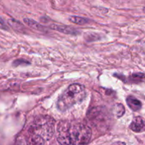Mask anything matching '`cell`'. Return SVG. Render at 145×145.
Listing matches in <instances>:
<instances>
[{
    "instance_id": "1",
    "label": "cell",
    "mask_w": 145,
    "mask_h": 145,
    "mask_svg": "<svg viewBox=\"0 0 145 145\" xmlns=\"http://www.w3.org/2000/svg\"><path fill=\"white\" fill-rule=\"evenodd\" d=\"M91 134L90 127L81 122L62 121L57 127V139L61 145H86Z\"/></svg>"
},
{
    "instance_id": "2",
    "label": "cell",
    "mask_w": 145,
    "mask_h": 145,
    "mask_svg": "<svg viewBox=\"0 0 145 145\" xmlns=\"http://www.w3.org/2000/svg\"><path fill=\"white\" fill-rule=\"evenodd\" d=\"M86 89L83 85L72 84L59 97L57 107L61 112H65L74 105L81 103L86 98Z\"/></svg>"
},
{
    "instance_id": "3",
    "label": "cell",
    "mask_w": 145,
    "mask_h": 145,
    "mask_svg": "<svg viewBox=\"0 0 145 145\" xmlns=\"http://www.w3.org/2000/svg\"><path fill=\"white\" fill-rule=\"evenodd\" d=\"M55 120L51 117L42 115L37 117L29 128V134L41 136L45 141L50 139L55 132Z\"/></svg>"
},
{
    "instance_id": "4",
    "label": "cell",
    "mask_w": 145,
    "mask_h": 145,
    "mask_svg": "<svg viewBox=\"0 0 145 145\" xmlns=\"http://www.w3.org/2000/svg\"><path fill=\"white\" fill-rule=\"evenodd\" d=\"M50 28L55 31H59V32L63 33L65 34H69V35H77L79 34V31L76 28H72L71 26L65 25H59V24H51Z\"/></svg>"
},
{
    "instance_id": "5",
    "label": "cell",
    "mask_w": 145,
    "mask_h": 145,
    "mask_svg": "<svg viewBox=\"0 0 145 145\" xmlns=\"http://www.w3.org/2000/svg\"><path fill=\"white\" fill-rule=\"evenodd\" d=\"M130 128L135 132H144L145 119L140 116L136 117L130 124Z\"/></svg>"
},
{
    "instance_id": "6",
    "label": "cell",
    "mask_w": 145,
    "mask_h": 145,
    "mask_svg": "<svg viewBox=\"0 0 145 145\" xmlns=\"http://www.w3.org/2000/svg\"><path fill=\"white\" fill-rule=\"evenodd\" d=\"M126 102H127V105L132 110L138 111L141 109L142 102L135 97L130 95L126 99Z\"/></svg>"
},
{
    "instance_id": "7",
    "label": "cell",
    "mask_w": 145,
    "mask_h": 145,
    "mask_svg": "<svg viewBox=\"0 0 145 145\" xmlns=\"http://www.w3.org/2000/svg\"><path fill=\"white\" fill-rule=\"evenodd\" d=\"M45 141L41 136L35 134H29L27 144L28 145H44Z\"/></svg>"
},
{
    "instance_id": "8",
    "label": "cell",
    "mask_w": 145,
    "mask_h": 145,
    "mask_svg": "<svg viewBox=\"0 0 145 145\" xmlns=\"http://www.w3.org/2000/svg\"><path fill=\"white\" fill-rule=\"evenodd\" d=\"M24 21L26 25H28V26L31 27V28H33V29L37 30V31H45V28L43 26L41 25L40 24H39L38 22H37L36 21L33 19H31L29 18H24Z\"/></svg>"
},
{
    "instance_id": "9",
    "label": "cell",
    "mask_w": 145,
    "mask_h": 145,
    "mask_svg": "<svg viewBox=\"0 0 145 145\" xmlns=\"http://www.w3.org/2000/svg\"><path fill=\"white\" fill-rule=\"evenodd\" d=\"M69 21L76 25H84L89 22V20L86 18H83L80 16H72L69 18Z\"/></svg>"
},
{
    "instance_id": "10",
    "label": "cell",
    "mask_w": 145,
    "mask_h": 145,
    "mask_svg": "<svg viewBox=\"0 0 145 145\" xmlns=\"http://www.w3.org/2000/svg\"><path fill=\"white\" fill-rule=\"evenodd\" d=\"M125 107L122 104L117 103L113 106V114L117 118H120L125 114Z\"/></svg>"
},
{
    "instance_id": "11",
    "label": "cell",
    "mask_w": 145,
    "mask_h": 145,
    "mask_svg": "<svg viewBox=\"0 0 145 145\" xmlns=\"http://www.w3.org/2000/svg\"><path fill=\"white\" fill-rule=\"evenodd\" d=\"M145 78V74L142 72H137V73H133L131 75V79L134 81H140Z\"/></svg>"
},
{
    "instance_id": "12",
    "label": "cell",
    "mask_w": 145,
    "mask_h": 145,
    "mask_svg": "<svg viewBox=\"0 0 145 145\" xmlns=\"http://www.w3.org/2000/svg\"><path fill=\"white\" fill-rule=\"evenodd\" d=\"M8 23L10 24V25L12 26L13 28H16V29L18 30V31H19L20 29H21V28H23V27H24L18 21H16V20L14 19H10L9 21H8Z\"/></svg>"
},
{
    "instance_id": "13",
    "label": "cell",
    "mask_w": 145,
    "mask_h": 145,
    "mask_svg": "<svg viewBox=\"0 0 145 145\" xmlns=\"http://www.w3.org/2000/svg\"><path fill=\"white\" fill-rule=\"evenodd\" d=\"M30 64V63L28 61L25 59H17L16 61H14V62L13 63V65L14 66H18L20 65H28Z\"/></svg>"
},
{
    "instance_id": "14",
    "label": "cell",
    "mask_w": 145,
    "mask_h": 145,
    "mask_svg": "<svg viewBox=\"0 0 145 145\" xmlns=\"http://www.w3.org/2000/svg\"><path fill=\"white\" fill-rule=\"evenodd\" d=\"M15 145H26V143H25V140H24L23 138H18V139L16 142V144Z\"/></svg>"
},
{
    "instance_id": "15",
    "label": "cell",
    "mask_w": 145,
    "mask_h": 145,
    "mask_svg": "<svg viewBox=\"0 0 145 145\" xmlns=\"http://www.w3.org/2000/svg\"><path fill=\"white\" fill-rule=\"evenodd\" d=\"M114 145H125V143H124V142H116V143H115Z\"/></svg>"
}]
</instances>
